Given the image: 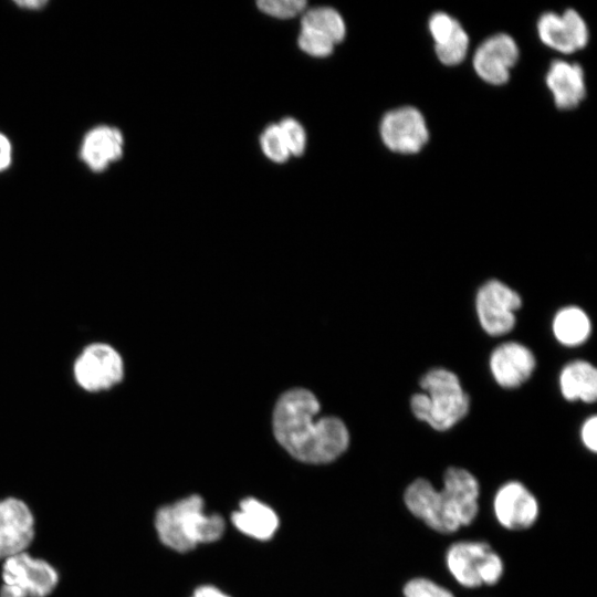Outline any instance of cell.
Segmentation results:
<instances>
[{
  "instance_id": "cell-6",
  "label": "cell",
  "mask_w": 597,
  "mask_h": 597,
  "mask_svg": "<svg viewBox=\"0 0 597 597\" xmlns=\"http://www.w3.org/2000/svg\"><path fill=\"white\" fill-rule=\"evenodd\" d=\"M72 373L81 389L97 394L119 385L124 379L125 365L115 347L107 343L96 342L81 350L73 363Z\"/></svg>"
},
{
  "instance_id": "cell-3",
  "label": "cell",
  "mask_w": 597,
  "mask_h": 597,
  "mask_svg": "<svg viewBox=\"0 0 597 597\" xmlns=\"http://www.w3.org/2000/svg\"><path fill=\"white\" fill-rule=\"evenodd\" d=\"M155 527L163 544L180 553L198 544L218 541L224 532L219 514H206L201 496L195 494L160 507Z\"/></svg>"
},
{
  "instance_id": "cell-13",
  "label": "cell",
  "mask_w": 597,
  "mask_h": 597,
  "mask_svg": "<svg viewBox=\"0 0 597 597\" xmlns=\"http://www.w3.org/2000/svg\"><path fill=\"white\" fill-rule=\"evenodd\" d=\"M34 519L29 506L15 498L0 500V559L20 553L32 543Z\"/></svg>"
},
{
  "instance_id": "cell-15",
  "label": "cell",
  "mask_w": 597,
  "mask_h": 597,
  "mask_svg": "<svg viewBox=\"0 0 597 597\" xmlns=\"http://www.w3.org/2000/svg\"><path fill=\"white\" fill-rule=\"evenodd\" d=\"M546 85L559 109L577 107L586 96L585 76L582 66L563 60L551 63L546 73Z\"/></svg>"
},
{
  "instance_id": "cell-24",
  "label": "cell",
  "mask_w": 597,
  "mask_h": 597,
  "mask_svg": "<svg viewBox=\"0 0 597 597\" xmlns=\"http://www.w3.org/2000/svg\"><path fill=\"white\" fill-rule=\"evenodd\" d=\"M404 597H455L447 587L428 577H412L402 586Z\"/></svg>"
},
{
  "instance_id": "cell-18",
  "label": "cell",
  "mask_w": 597,
  "mask_h": 597,
  "mask_svg": "<svg viewBox=\"0 0 597 597\" xmlns=\"http://www.w3.org/2000/svg\"><path fill=\"white\" fill-rule=\"evenodd\" d=\"M559 389L566 400L594 402L597 398V370L586 360H573L559 374Z\"/></svg>"
},
{
  "instance_id": "cell-28",
  "label": "cell",
  "mask_w": 597,
  "mask_h": 597,
  "mask_svg": "<svg viewBox=\"0 0 597 597\" xmlns=\"http://www.w3.org/2000/svg\"><path fill=\"white\" fill-rule=\"evenodd\" d=\"M580 440L590 452L597 451V417L594 415L585 420L580 428Z\"/></svg>"
},
{
  "instance_id": "cell-1",
  "label": "cell",
  "mask_w": 597,
  "mask_h": 597,
  "mask_svg": "<svg viewBox=\"0 0 597 597\" xmlns=\"http://www.w3.org/2000/svg\"><path fill=\"white\" fill-rule=\"evenodd\" d=\"M320 402L307 389L285 391L276 401L273 431L279 443L295 459L327 463L349 446V432L336 417L317 418Z\"/></svg>"
},
{
  "instance_id": "cell-27",
  "label": "cell",
  "mask_w": 597,
  "mask_h": 597,
  "mask_svg": "<svg viewBox=\"0 0 597 597\" xmlns=\"http://www.w3.org/2000/svg\"><path fill=\"white\" fill-rule=\"evenodd\" d=\"M460 22L446 12H436L429 19V32L434 45L443 43L453 33Z\"/></svg>"
},
{
  "instance_id": "cell-4",
  "label": "cell",
  "mask_w": 597,
  "mask_h": 597,
  "mask_svg": "<svg viewBox=\"0 0 597 597\" xmlns=\"http://www.w3.org/2000/svg\"><path fill=\"white\" fill-rule=\"evenodd\" d=\"M422 392L410 398L415 417L437 431H447L461 421L470 408V398L458 376L446 368L428 370L419 381Z\"/></svg>"
},
{
  "instance_id": "cell-16",
  "label": "cell",
  "mask_w": 597,
  "mask_h": 597,
  "mask_svg": "<svg viewBox=\"0 0 597 597\" xmlns=\"http://www.w3.org/2000/svg\"><path fill=\"white\" fill-rule=\"evenodd\" d=\"M124 138L119 129L101 125L91 129L83 139L81 158L94 171L104 170L123 155Z\"/></svg>"
},
{
  "instance_id": "cell-7",
  "label": "cell",
  "mask_w": 597,
  "mask_h": 597,
  "mask_svg": "<svg viewBox=\"0 0 597 597\" xmlns=\"http://www.w3.org/2000/svg\"><path fill=\"white\" fill-rule=\"evenodd\" d=\"M0 597H46L57 585L59 575L48 562L20 553L4 559Z\"/></svg>"
},
{
  "instance_id": "cell-22",
  "label": "cell",
  "mask_w": 597,
  "mask_h": 597,
  "mask_svg": "<svg viewBox=\"0 0 597 597\" xmlns=\"http://www.w3.org/2000/svg\"><path fill=\"white\" fill-rule=\"evenodd\" d=\"M264 155L274 163H284L290 158V151L277 124L269 125L260 138Z\"/></svg>"
},
{
  "instance_id": "cell-20",
  "label": "cell",
  "mask_w": 597,
  "mask_h": 597,
  "mask_svg": "<svg viewBox=\"0 0 597 597\" xmlns=\"http://www.w3.org/2000/svg\"><path fill=\"white\" fill-rule=\"evenodd\" d=\"M301 27L323 33L335 44L342 42L346 35V25L342 15L328 7L306 10L302 17Z\"/></svg>"
},
{
  "instance_id": "cell-11",
  "label": "cell",
  "mask_w": 597,
  "mask_h": 597,
  "mask_svg": "<svg viewBox=\"0 0 597 597\" xmlns=\"http://www.w3.org/2000/svg\"><path fill=\"white\" fill-rule=\"evenodd\" d=\"M519 48L514 39L498 33L484 40L473 55V67L478 76L491 85H503L510 71L519 60Z\"/></svg>"
},
{
  "instance_id": "cell-8",
  "label": "cell",
  "mask_w": 597,
  "mask_h": 597,
  "mask_svg": "<svg viewBox=\"0 0 597 597\" xmlns=\"http://www.w3.org/2000/svg\"><path fill=\"white\" fill-rule=\"evenodd\" d=\"M521 306L520 294L499 280L485 282L475 296L479 323L491 336H501L511 332L516 323L515 312Z\"/></svg>"
},
{
  "instance_id": "cell-29",
  "label": "cell",
  "mask_w": 597,
  "mask_h": 597,
  "mask_svg": "<svg viewBox=\"0 0 597 597\" xmlns=\"http://www.w3.org/2000/svg\"><path fill=\"white\" fill-rule=\"evenodd\" d=\"M12 159V147L10 140L0 133V171L7 169Z\"/></svg>"
},
{
  "instance_id": "cell-19",
  "label": "cell",
  "mask_w": 597,
  "mask_h": 597,
  "mask_svg": "<svg viewBox=\"0 0 597 597\" xmlns=\"http://www.w3.org/2000/svg\"><path fill=\"white\" fill-rule=\"evenodd\" d=\"M553 334L565 346H578L585 343L591 331L587 313L578 306L561 308L553 318Z\"/></svg>"
},
{
  "instance_id": "cell-12",
  "label": "cell",
  "mask_w": 597,
  "mask_h": 597,
  "mask_svg": "<svg viewBox=\"0 0 597 597\" xmlns=\"http://www.w3.org/2000/svg\"><path fill=\"white\" fill-rule=\"evenodd\" d=\"M537 33L545 45L565 54L584 49L589 39L585 20L574 9H567L563 14H542L537 21Z\"/></svg>"
},
{
  "instance_id": "cell-31",
  "label": "cell",
  "mask_w": 597,
  "mask_h": 597,
  "mask_svg": "<svg viewBox=\"0 0 597 597\" xmlns=\"http://www.w3.org/2000/svg\"><path fill=\"white\" fill-rule=\"evenodd\" d=\"M18 6L20 7H24V8H28V9H39L43 6L46 4V1H38V0H32V1H18L17 2Z\"/></svg>"
},
{
  "instance_id": "cell-2",
  "label": "cell",
  "mask_w": 597,
  "mask_h": 597,
  "mask_svg": "<svg viewBox=\"0 0 597 597\" xmlns=\"http://www.w3.org/2000/svg\"><path fill=\"white\" fill-rule=\"evenodd\" d=\"M480 494V482L472 472L449 467L443 472L442 486L434 491L421 522L439 534H453L476 520Z\"/></svg>"
},
{
  "instance_id": "cell-5",
  "label": "cell",
  "mask_w": 597,
  "mask_h": 597,
  "mask_svg": "<svg viewBox=\"0 0 597 597\" xmlns=\"http://www.w3.org/2000/svg\"><path fill=\"white\" fill-rule=\"evenodd\" d=\"M444 564L454 582L463 588L494 586L504 575L505 565L492 545L482 540L457 541L448 546Z\"/></svg>"
},
{
  "instance_id": "cell-25",
  "label": "cell",
  "mask_w": 597,
  "mask_h": 597,
  "mask_svg": "<svg viewBox=\"0 0 597 597\" xmlns=\"http://www.w3.org/2000/svg\"><path fill=\"white\" fill-rule=\"evenodd\" d=\"M256 4L262 12L277 19L296 17L306 8V1L303 0H261Z\"/></svg>"
},
{
  "instance_id": "cell-9",
  "label": "cell",
  "mask_w": 597,
  "mask_h": 597,
  "mask_svg": "<svg viewBox=\"0 0 597 597\" xmlns=\"http://www.w3.org/2000/svg\"><path fill=\"white\" fill-rule=\"evenodd\" d=\"M492 511L498 524L512 532L532 528L541 512L536 495L519 480H509L496 489Z\"/></svg>"
},
{
  "instance_id": "cell-21",
  "label": "cell",
  "mask_w": 597,
  "mask_h": 597,
  "mask_svg": "<svg viewBox=\"0 0 597 597\" xmlns=\"http://www.w3.org/2000/svg\"><path fill=\"white\" fill-rule=\"evenodd\" d=\"M469 50V35L461 24L443 43L434 45L439 61L447 66L460 64Z\"/></svg>"
},
{
  "instance_id": "cell-14",
  "label": "cell",
  "mask_w": 597,
  "mask_h": 597,
  "mask_svg": "<svg viewBox=\"0 0 597 597\" xmlns=\"http://www.w3.org/2000/svg\"><path fill=\"white\" fill-rule=\"evenodd\" d=\"M489 365L496 384L512 389L520 387L532 376L536 359L527 346L517 342H506L493 349Z\"/></svg>"
},
{
  "instance_id": "cell-17",
  "label": "cell",
  "mask_w": 597,
  "mask_h": 597,
  "mask_svg": "<svg viewBox=\"0 0 597 597\" xmlns=\"http://www.w3.org/2000/svg\"><path fill=\"white\" fill-rule=\"evenodd\" d=\"M233 525L243 534L265 541L273 536L279 527V517L266 504L253 499H244L240 509L232 513Z\"/></svg>"
},
{
  "instance_id": "cell-26",
  "label": "cell",
  "mask_w": 597,
  "mask_h": 597,
  "mask_svg": "<svg viewBox=\"0 0 597 597\" xmlns=\"http://www.w3.org/2000/svg\"><path fill=\"white\" fill-rule=\"evenodd\" d=\"M291 156H301L306 146V134L303 126L294 118H284L279 124Z\"/></svg>"
},
{
  "instance_id": "cell-10",
  "label": "cell",
  "mask_w": 597,
  "mask_h": 597,
  "mask_svg": "<svg viewBox=\"0 0 597 597\" xmlns=\"http://www.w3.org/2000/svg\"><path fill=\"white\" fill-rule=\"evenodd\" d=\"M379 133L389 150L404 155L420 151L429 140L426 119L413 106H401L387 112L381 118Z\"/></svg>"
},
{
  "instance_id": "cell-30",
  "label": "cell",
  "mask_w": 597,
  "mask_h": 597,
  "mask_svg": "<svg viewBox=\"0 0 597 597\" xmlns=\"http://www.w3.org/2000/svg\"><path fill=\"white\" fill-rule=\"evenodd\" d=\"M192 597H229V596L213 586L206 585V586L198 587L195 590Z\"/></svg>"
},
{
  "instance_id": "cell-23",
  "label": "cell",
  "mask_w": 597,
  "mask_h": 597,
  "mask_svg": "<svg viewBox=\"0 0 597 597\" xmlns=\"http://www.w3.org/2000/svg\"><path fill=\"white\" fill-rule=\"evenodd\" d=\"M297 42L303 52L314 57L328 56L335 46V43L323 33L303 27L301 28Z\"/></svg>"
}]
</instances>
